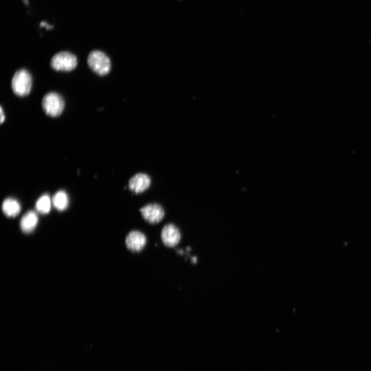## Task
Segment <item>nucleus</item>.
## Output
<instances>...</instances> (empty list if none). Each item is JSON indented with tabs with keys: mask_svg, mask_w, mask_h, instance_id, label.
I'll list each match as a JSON object with an SVG mask.
<instances>
[{
	"mask_svg": "<svg viewBox=\"0 0 371 371\" xmlns=\"http://www.w3.org/2000/svg\"><path fill=\"white\" fill-rule=\"evenodd\" d=\"M32 82V76L27 70H18L12 80V88L14 94L21 97L28 96L31 90Z\"/></svg>",
	"mask_w": 371,
	"mask_h": 371,
	"instance_id": "obj_1",
	"label": "nucleus"
},
{
	"mask_svg": "<svg viewBox=\"0 0 371 371\" xmlns=\"http://www.w3.org/2000/svg\"><path fill=\"white\" fill-rule=\"evenodd\" d=\"M87 64L93 72L100 76L107 75L111 70L109 58L101 51H91L88 56Z\"/></svg>",
	"mask_w": 371,
	"mask_h": 371,
	"instance_id": "obj_2",
	"label": "nucleus"
},
{
	"mask_svg": "<svg viewBox=\"0 0 371 371\" xmlns=\"http://www.w3.org/2000/svg\"><path fill=\"white\" fill-rule=\"evenodd\" d=\"M65 106L63 98L57 93L51 92L46 94L42 101L44 112L51 117H57L63 113Z\"/></svg>",
	"mask_w": 371,
	"mask_h": 371,
	"instance_id": "obj_3",
	"label": "nucleus"
},
{
	"mask_svg": "<svg viewBox=\"0 0 371 371\" xmlns=\"http://www.w3.org/2000/svg\"><path fill=\"white\" fill-rule=\"evenodd\" d=\"M78 65L76 55L68 51L56 53L51 59V66L57 72H70L74 71Z\"/></svg>",
	"mask_w": 371,
	"mask_h": 371,
	"instance_id": "obj_4",
	"label": "nucleus"
},
{
	"mask_svg": "<svg viewBox=\"0 0 371 371\" xmlns=\"http://www.w3.org/2000/svg\"><path fill=\"white\" fill-rule=\"evenodd\" d=\"M143 218L148 223L154 224L164 219L165 213L163 207L156 203L148 204L140 210Z\"/></svg>",
	"mask_w": 371,
	"mask_h": 371,
	"instance_id": "obj_5",
	"label": "nucleus"
},
{
	"mask_svg": "<svg viewBox=\"0 0 371 371\" xmlns=\"http://www.w3.org/2000/svg\"><path fill=\"white\" fill-rule=\"evenodd\" d=\"M161 238L167 246L173 248L180 241L181 234L178 228L173 224H167L162 229Z\"/></svg>",
	"mask_w": 371,
	"mask_h": 371,
	"instance_id": "obj_6",
	"label": "nucleus"
},
{
	"mask_svg": "<svg viewBox=\"0 0 371 371\" xmlns=\"http://www.w3.org/2000/svg\"><path fill=\"white\" fill-rule=\"evenodd\" d=\"M151 177L147 174L138 173L129 181V189L136 194L145 192L150 187Z\"/></svg>",
	"mask_w": 371,
	"mask_h": 371,
	"instance_id": "obj_7",
	"label": "nucleus"
},
{
	"mask_svg": "<svg viewBox=\"0 0 371 371\" xmlns=\"http://www.w3.org/2000/svg\"><path fill=\"white\" fill-rule=\"evenodd\" d=\"M147 237L142 232L133 230L130 232L126 239L128 249L135 252H141L147 244Z\"/></svg>",
	"mask_w": 371,
	"mask_h": 371,
	"instance_id": "obj_8",
	"label": "nucleus"
},
{
	"mask_svg": "<svg viewBox=\"0 0 371 371\" xmlns=\"http://www.w3.org/2000/svg\"><path fill=\"white\" fill-rule=\"evenodd\" d=\"M38 222V217L35 212L30 211L22 218L20 226L25 233H30L36 228Z\"/></svg>",
	"mask_w": 371,
	"mask_h": 371,
	"instance_id": "obj_9",
	"label": "nucleus"
},
{
	"mask_svg": "<svg viewBox=\"0 0 371 371\" xmlns=\"http://www.w3.org/2000/svg\"><path fill=\"white\" fill-rule=\"evenodd\" d=\"M2 208L5 214L9 217H16L21 211L20 203L16 200L11 198L5 200Z\"/></svg>",
	"mask_w": 371,
	"mask_h": 371,
	"instance_id": "obj_10",
	"label": "nucleus"
},
{
	"mask_svg": "<svg viewBox=\"0 0 371 371\" xmlns=\"http://www.w3.org/2000/svg\"><path fill=\"white\" fill-rule=\"evenodd\" d=\"M52 202L58 211H63L68 206L69 198L65 192L59 191L53 196Z\"/></svg>",
	"mask_w": 371,
	"mask_h": 371,
	"instance_id": "obj_11",
	"label": "nucleus"
},
{
	"mask_svg": "<svg viewBox=\"0 0 371 371\" xmlns=\"http://www.w3.org/2000/svg\"><path fill=\"white\" fill-rule=\"evenodd\" d=\"M51 200L49 196L44 195L36 202V211L41 214H47L51 211Z\"/></svg>",
	"mask_w": 371,
	"mask_h": 371,
	"instance_id": "obj_12",
	"label": "nucleus"
},
{
	"mask_svg": "<svg viewBox=\"0 0 371 371\" xmlns=\"http://www.w3.org/2000/svg\"><path fill=\"white\" fill-rule=\"evenodd\" d=\"M0 114H1V118H0V123H1V124H3L5 121L6 117H5V113H4V110L3 109L2 106L0 107Z\"/></svg>",
	"mask_w": 371,
	"mask_h": 371,
	"instance_id": "obj_13",
	"label": "nucleus"
}]
</instances>
